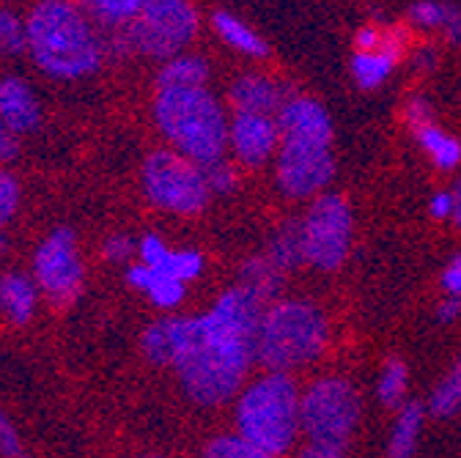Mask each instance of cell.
<instances>
[{
    "label": "cell",
    "mask_w": 461,
    "mask_h": 458,
    "mask_svg": "<svg viewBox=\"0 0 461 458\" xmlns=\"http://www.w3.org/2000/svg\"><path fill=\"white\" fill-rule=\"evenodd\" d=\"M264 313V302L237 285L228 289L209 313L193 319L190 343L173 368L195 404L217 407L242 387L256 360Z\"/></svg>",
    "instance_id": "6da1fadb"
},
{
    "label": "cell",
    "mask_w": 461,
    "mask_h": 458,
    "mask_svg": "<svg viewBox=\"0 0 461 458\" xmlns=\"http://www.w3.org/2000/svg\"><path fill=\"white\" fill-rule=\"evenodd\" d=\"M25 25L28 52L44 75L77 80L99 69L104 49L83 9L64 0H47L28 14Z\"/></svg>",
    "instance_id": "7a4b0ae2"
},
{
    "label": "cell",
    "mask_w": 461,
    "mask_h": 458,
    "mask_svg": "<svg viewBox=\"0 0 461 458\" xmlns=\"http://www.w3.org/2000/svg\"><path fill=\"white\" fill-rule=\"evenodd\" d=\"M154 121L173 151L195 165L222 159L228 146V119L222 104L206 88H165L154 99Z\"/></svg>",
    "instance_id": "3957f363"
},
{
    "label": "cell",
    "mask_w": 461,
    "mask_h": 458,
    "mask_svg": "<svg viewBox=\"0 0 461 458\" xmlns=\"http://www.w3.org/2000/svg\"><path fill=\"white\" fill-rule=\"evenodd\" d=\"M327 343L324 313L303 300L275 302L267 308L258 329L256 360L272 373L313 363Z\"/></svg>",
    "instance_id": "277c9868"
},
{
    "label": "cell",
    "mask_w": 461,
    "mask_h": 458,
    "mask_svg": "<svg viewBox=\"0 0 461 458\" xmlns=\"http://www.w3.org/2000/svg\"><path fill=\"white\" fill-rule=\"evenodd\" d=\"M240 436L269 455H280L294 445L300 431V395L285 373H269L253 382L237 404Z\"/></svg>",
    "instance_id": "5b68a950"
},
{
    "label": "cell",
    "mask_w": 461,
    "mask_h": 458,
    "mask_svg": "<svg viewBox=\"0 0 461 458\" xmlns=\"http://www.w3.org/2000/svg\"><path fill=\"white\" fill-rule=\"evenodd\" d=\"M198 31V12L185 0H143L138 17L110 33L115 55H146L154 61H173L193 41Z\"/></svg>",
    "instance_id": "8992f818"
},
{
    "label": "cell",
    "mask_w": 461,
    "mask_h": 458,
    "mask_svg": "<svg viewBox=\"0 0 461 458\" xmlns=\"http://www.w3.org/2000/svg\"><path fill=\"white\" fill-rule=\"evenodd\" d=\"M360 418L357 390L338 376L313 382L300 398V428L308 434L311 445L340 450L349 442Z\"/></svg>",
    "instance_id": "52a82bcc"
},
{
    "label": "cell",
    "mask_w": 461,
    "mask_h": 458,
    "mask_svg": "<svg viewBox=\"0 0 461 458\" xmlns=\"http://www.w3.org/2000/svg\"><path fill=\"white\" fill-rule=\"evenodd\" d=\"M146 198L173 214H198L209 203L203 167L176 151H154L143 162Z\"/></svg>",
    "instance_id": "ba28073f"
},
{
    "label": "cell",
    "mask_w": 461,
    "mask_h": 458,
    "mask_svg": "<svg viewBox=\"0 0 461 458\" xmlns=\"http://www.w3.org/2000/svg\"><path fill=\"white\" fill-rule=\"evenodd\" d=\"M303 225L305 261L316 269H338L352 245V209L340 195H319Z\"/></svg>",
    "instance_id": "9c48e42d"
},
{
    "label": "cell",
    "mask_w": 461,
    "mask_h": 458,
    "mask_svg": "<svg viewBox=\"0 0 461 458\" xmlns=\"http://www.w3.org/2000/svg\"><path fill=\"white\" fill-rule=\"evenodd\" d=\"M33 280L52 305H72L83 289V261L69 228L52 231L36 250Z\"/></svg>",
    "instance_id": "30bf717a"
},
{
    "label": "cell",
    "mask_w": 461,
    "mask_h": 458,
    "mask_svg": "<svg viewBox=\"0 0 461 458\" xmlns=\"http://www.w3.org/2000/svg\"><path fill=\"white\" fill-rule=\"evenodd\" d=\"M335 174L330 146L313 140H280L277 187L288 198H308L321 193Z\"/></svg>",
    "instance_id": "8fae6325"
},
{
    "label": "cell",
    "mask_w": 461,
    "mask_h": 458,
    "mask_svg": "<svg viewBox=\"0 0 461 458\" xmlns=\"http://www.w3.org/2000/svg\"><path fill=\"white\" fill-rule=\"evenodd\" d=\"M228 143L242 165L258 167L280 148L277 119L253 116V112H234L228 121Z\"/></svg>",
    "instance_id": "7c38bea8"
},
{
    "label": "cell",
    "mask_w": 461,
    "mask_h": 458,
    "mask_svg": "<svg viewBox=\"0 0 461 458\" xmlns=\"http://www.w3.org/2000/svg\"><path fill=\"white\" fill-rule=\"evenodd\" d=\"M280 140H313V143H332V124L327 110L308 96H292L277 112Z\"/></svg>",
    "instance_id": "4fadbf2b"
},
{
    "label": "cell",
    "mask_w": 461,
    "mask_h": 458,
    "mask_svg": "<svg viewBox=\"0 0 461 458\" xmlns=\"http://www.w3.org/2000/svg\"><path fill=\"white\" fill-rule=\"evenodd\" d=\"M228 96L237 112H253V116H272V119H277L283 104L292 99L283 85H277L275 80H269L267 75H258V72L240 75L234 83H230Z\"/></svg>",
    "instance_id": "5bb4252c"
},
{
    "label": "cell",
    "mask_w": 461,
    "mask_h": 458,
    "mask_svg": "<svg viewBox=\"0 0 461 458\" xmlns=\"http://www.w3.org/2000/svg\"><path fill=\"white\" fill-rule=\"evenodd\" d=\"M41 121V107L36 94L23 77L0 80V124L17 138L33 132Z\"/></svg>",
    "instance_id": "9a60e30c"
},
{
    "label": "cell",
    "mask_w": 461,
    "mask_h": 458,
    "mask_svg": "<svg viewBox=\"0 0 461 458\" xmlns=\"http://www.w3.org/2000/svg\"><path fill=\"white\" fill-rule=\"evenodd\" d=\"M190 332H193V319H190V316L154 321V324L143 332V340H140L143 355H146L154 365H176V360H179L182 352L187 349Z\"/></svg>",
    "instance_id": "2e32d148"
},
{
    "label": "cell",
    "mask_w": 461,
    "mask_h": 458,
    "mask_svg": "<svg viewBox=\"0 0 461 458\" xmlns=\"http://www.w3.org/2000/svg\"><path fill=\"white\" fill-rule=\"evenodd\" d=\"M403 47V33L401 31H387L384 33V44L376 52H355L352 58V75L357 80L360 88H376L387 80V75L393 72L398 55Z\"/></svg>",
    "instance_id": "e0dca14e"
},
{
    "label": "cell",
    "mask_w": 461,
    "mask_h": 458,
    "mask_svg": "<svg viewBox=\"0 0 461 458\" xmlns=\"http://www.w3.org/2000/svg\"><path fill=\"white\" fill-rule=\"evenodd\" d=\"M36 280L23 272L0 274V313L12 324H28L36 310Z\"/></svg>",
    "instance_id": "ac0fdd59"
},
{
    "label": "cell",
    "mask_w": 461,
    "mask_h": 458,
    "mask_svg": "<svg viewBox=\"0 0 461 458\" xmlns=\"http://www.w3.org/2000/svg\"><path fill=\"white\" fill-rule=\"evenodd\" d=\"M127 283L132 285V289L143 292L157 308H165V310L176 308L185 300V283L173 280L162 272H154L143 264L127 269Z\"/></svg>",
    "instance_id": "d6986e66"
},
{
    "label": "cell",
    "mask_w": 461,
    "mask_h": 458,
    "mask_svg": "<svg viewBox=\"0 0 461 458\" xmlns=\"http://www.w3.org/2000/svg\"><path fill=\"white\" fill-rule=\"evenodd\" d=\"M209 83V64L201 55H179L167 61L157 75V91L165 88H206Z\"/></svg>",
    "instance_id": "ffe728a7"
},
{
    "label": "cell",
    "mask_w": 461,
    "mask_h": 458,
    "mask_svg": "<svg viewBox=\"0 0 461 458\" xmlns=\"http://www.w3.org/2000/svg\"><path fill=\"white\" fill-rule=\"evenodd\" d=\"M212 28L225 44H230V47L245 52V55H253V58H264V55L269 52L267 41L250 25H245L240 17H234L230 12H214L212 14Z\"/></svg>",
    "instance_id": "44dd1931"
},
{
    "label": "cell",
    "mask_w": 461,
    "mask_h": 458,
    "mask_svg": "<svg viewBox=\"0 0 461 458\" xmlns=\"http://www.w3.org/2000/svg\"><path fill=\"white\" fill-rule=\"evenodd\" d=\"M140 9H143V0H91V4L83 6L94 28L99 25L107 33L127 28L138 17Z\"/></svg>",
    "instance_id": "7402d4cb"
},
{
    "label": "cell",
    "mask_w": 461,
    "mask_h": 458,
    "mask_svg": "<svg viewBox=\"0 0 461 458\" xmlns=\"http://www.w3.org/2000/svg\"><path fill=\"white\" fill-rule=\"evenodd\" d=\"M423 426V407L420 404H407L395 418L390 445H387V458H412L418 447V434Z\"/></svg>",
    "instance_id": "603a6c76"
},
{
    "label": "cell",
    "mask_w": 461,
    "mask_h": 458,
    "mask_svg": "<svg viewBox=\"0 0 461 458\" xmlns=\"http://www.w3.org/2000/svg\"><path fill=\"white\" fill-rule=\"evenodd\" d=\"M280 269L264 256V258H250L245 266H242V289H248L256 300H261V302H269V300H275L277 294H280V285H283V280H280Z\"/></svg>",
    "instance_id": "cb8c5ba5"
},
{
    "label": "cell",
    "mask_w": 461,
    "mask_h": 458,
    "mask_svg": "<svg viewBox=\"0 0 461 458\" xmlns=\"http://www.w3.org/2000/svg\"><path fill=\"white\" fill-rule=\"evenodd\" d=\"M280 272L283 269H294L305 264V245H303V225L300 222H288L275 234L267 256Z\"/></svg>",
    "instance_id": "d4e9b609"
},
{
    "label": "cell",
    "mask_w": 461,
    "mask_h": 458,
    "mask_svg": "<svg viewBox=\"0 0 461 458\" xmlns=\"http://www.w3.org/2000/svg\"><path fill=\"white\" fill-rule=\"evenodd\" d=\"M423 151L431 157V162L442 170H453L461 162V143L456 138H450L447 132H442L437 124H429L423 130L415 132Z\"/></svg>",
    "instance_id": "484cf974"
},
{
    "label": "cell",
    "mask_w": 461,
    "mask_h": 458,
    "mask_svg": "<svg viewBox=\"0 0 461 458\" xmlns=\"http://www.w3.org/2000/svg\"><path fill=\"white\" fill-rule=\"evenodd\" d=\"M429 407H431V415L437 418H450L461 409V357L456 360L450 373L434 387Z\"/></svg>",
    "instance_id": "4316f807"
},
{
    "label": "cell",
    "mask_w": 461,
    "mask_h": 458,
    "mask_svg": "<svg viewBox=\"0 0 461 458\" xmlns=\"http://www.w3.org/2000/svg\"><path fill=\"white\" fill-rule=\"evenodd\" d=\"M203 458H275L240 434H222L206 445Z\"/></svg>",
    "instance_id": "83f0119b"
},
{
    "label": "cell",
    "mask_w": 461,
    "mask_h": 458,
    "mask_svg": "<svg viewBox=\"0 0 461 458\" xmlns=\"http://www.w3.org/2000/svg\"><path fill=\"white\" fill-rule=\"evenodd\" d=\"M25 49H28V25L12 9H0V52L20 55Z\"/></svg>",
    "instance_id": "f1b7e54d"
},
{
    "label": "cell",
    "mask_w": 461,
    "mask_h": 458,
    "mask_svg": "<svg viewBox=\"0 0 461 458\" xmlns=\"http://www.w3.org/2000/svg\"><path fill=\"white\" fill-rule=\"evenodd\" d=\"M154 272H162V274H167L173 280L187 283V280H193V277H198L203 272V256L195 253V250H179V253L170 250L167 261Z\"/></svg>",
    "instance_id": "f546056e"
},
{
    "label": "cell",
    "mask_w": 461,
    "mask_h": 458,
    "mask_svg": "<svg viewBox=\"0 0 461 458\" xmlns=\"http://www.w3.org/2000/svg\"><path fill=\"white\" fill-rule=\"evenodd\" d=\"M403 390H407V365L401 360H390L382 371V379H379V398L384 407H398L401 398H403Z\"/></svg>",
    "instance_id": "4dcf8cb0"
},
{
    "label": "cell",
    "mask_w": 461,
    "mask_h": 458,
    "mask_svg": "<svg viewBox=\"0 0 461 458\" xmlns=\"http://www.w3.org/2000/svg\"><path fill=\"white\" fill-rule=\"evenodd\" d=\"M203 179L212 195H230L240 187V176L237 170L230 167L225 159H217L212 165H203Z\"/></svg>",
    "instance_id": "1f68e13d"
},
{
    "label": "cell",
    "mask_w": 461,
    "mask_h": 458,
    "mask_svg": "<svg viewBox=\"0 0 461 458\" xmlns=\"http://www.w3.org/2000/svg\"><path fill=\"white\" fill-rule=\"evenodd\" d=\"M17 206H20V184L12 174L0 170V242H4L6 225L17 214Z\"/></svg>",
    "instance_id": "d6a6232c"
},
{
    "label": "cell",
    "mask_w": 461,
    "mask_h": 458,
    "mask_svg": "<svg viewBox=\"0 0 461 458\" xmlns=\"http://www.w3.org/2000/svg\"><path fill=\"white\" fill-rule=\"evenodd\" d=\"M450 12V4H437V0H420L410 6V20L420 28H442L445 17Z\"/></svg>",
    "instance_id": "836d02e7"
},
{
    "label": "cell",
    "mask_w": 461,
    "mask_h": 458,
    "mask_svg": "<svg viewBox=\"0 0 461 458\" xmlns=\"http://www.w3.org/2000/svg\"><path fill=\"white\" fill-rule=\"evenodd\" d=\"M138 253L143 258V266H149V269H159L167 261V256H170V250L165 247V242L157 234H146L140 247H138Z\"/></svg>",
    "instance_id": "e575fe53"
},
{
    "label": "cell",
    "mask_w": 461,
    "mask_h": 458,
    "mask_svg": "<svg viewBox=\"0 0 461 458\" xmlns=\"http://www.w3.org/2000/svg\"><path fill=\"white\" fill-rule=\"evenodd\" d=\"M0 455H6V458H20L23 455L20 436H17L14 426L6 420L4 409H0Z\"/></svg>",
    "instance_id": "d590c367"
},
{
    "label": "cell",
    "mask_w": 461,
    "mask_h": 458,
    "mask_svg": "<svg viewBox=\"0 0 461 458\" xmlns=\"http://www.w3.org/2000/svg\"><path fill=\"white\" fill-rule=\"evenodd\" d=\"M132 250H135V245H132V239L127 234H113L102 245V253H104L107 261H127L132 256Z\"/></svg>",
    "instance_id": "8d00e7d4"
},
{
    "label": "cell",
    "mask_w": 461,
    "mask_h": 458,
    "mask_svg": "<svg viewBox=\"0 0 461 458\" xmlns=\"http://www.w3.org/2000/svg\"><path fill=\"white\" fill-rule=\"evenodd\" d=\"M407 121H410V127H412L415 132L423 130V127H429V124H434V119H431V107H429L426 99H420V96L410 99V104H407Z\"/></svg>",
    "instance_id": "74e56055"
},
{
    "label": "cell",
    "mask_w": 461,
    "mask_h": 458,
    "mask_svg": "<svg viewBox=\"0 0 461 458\" xmlns=\"http://www.w3.org/2000/svg\"><path fill=\"white\" fill-rule=\"evenodd\" d=\"M442 289H445L450 297L461 300V253L445 266V272H442Z\"/></svg>",
    "instance_id": "f35d334b"
},
{
    "label": "cell",
    "mask_w": 461,
    "mask_h": 458,
    "mask_svg": "<svg viewBox=\"0 0 461 458\" xmlns=\"http://www.w3.org/2000/svg\"><path fill=\"white\" fill-rule=\"evenodd\" d=\"M355 41H357V52H376L384 44V31L368 25V28L357 31V39Z\"/></svg>",
    "instance_id": "ab89813d"
},
{
    "label": "cell",
    "mask_w": 461,
    "mask_h": 458,
    "mask_svg": "<svg viewBox=\"0 0 461 458\" xmlns=\"http://www.w3.org/2000/svg\"><path fill=\"white\" fill-rule=\"evenodd\" d=\"M17 154H20V138L4 127L0 130V162H12Z\"/></svg>",
    "instance_id": "60d3db41"
},
{
    "label": "cell",
    "mask_w": 461,
    "mask_h": 458,
    "mask_svg": "<svg viewBox=\"0 0 461 458\" xmlns=\"http://www.w3.org/2000/svg\"><path fill=\"white\" fill-rule=\"evenodd\" d=\"M442 31H445V39H447L450 44H461V9H458V6H450Z\"/></svg>",
    "instance_id": "b9f144b4"
},
{
    "label": "cell",
    "mask_w": 461,
    "mask_h": 458,
    "mask_svg": "<svg viewBox=\"0 0 461 458\" xmlns=\"http://www.w3.org/2000/svg\"><path fill=\"white\" fill-rule=\"evenodd\" d=\"M431 217L434 220H450L453 217V195L450 193H437L431 198Z\"/></svg>",
    "instance_id": "7bdbcfd3"
},
{
    "label": "cell",
    "mask_w": 461,
    "mask_h": 458,
    "mask_svg": "<svg viewBox=\"0 0 461 458\" xmlns=\"http://www.w3.org/2000/svg\"><path fill=\"white\" fill-rule=\"evenodd\" d=\"M458 316H461V300L450 297V300L439 302V308H437V319H439V321L450 324V321H456Z\"/></svg>",
    "instance_id": "ee69618b"
},
{
    "label": "cell",
    "mask_w": 461,
    "mask_h": 458,
    "mask_svg": "<svg viewBox=\"0 0 461 458\" xmlns=\"http://www.w3.org/2000/svg\"><path fill=\"white\" fill-rule=\"evenodd\" d=\"M300 458H343V453H340V450H335V447L308 445V447L300 453Z\"/></svg>",
    "instance_id": "f6af8a7d"
},
{
    "label": "cell",
    "mask_w": 461,
    "mask_h": 458,
    "mask_svg": "<svg viewBox=\"0 0 461 458\" xmlns=\"http://www.w3.org/2000/svg\"><path fill=\"white\" fill-rule=\"evenodd\" d=\"M434 64H437V52L431 47H426V49H420L415 55V67L418 69H434Z\"/></svg>",
    "instance_id": "bcb514c9"
},
{
    "label": "cell",
    "mask_w": 461,
    "mask_h": 458,
    "mask_svg": "<svg viewBox=\"0 0 461 458\" xmlns=\"http://www.w3.org/2000/svg\"><path fill=\"white\" fill-rule=\"evenodd\" d=\"M453 222H456V228H461V179L456 182V187H453Z\"/></svg>",
    "instance_id": "7dc6e473"
},
{
    "label": "cell",
    "mask_w": 461,
    "mask_h": 458,
    "mask_svg": "<svg viewBox=\"0 0 461 458\" xmlns=\"http://www.w3.org/2000/svg\"><path fill=\"white\" fill-rule=\"evenodd\" d=\"M0 130H4V124H0Z\"/></svg>",
    "instance_id": "c3c4849f"
}]
</instances>
